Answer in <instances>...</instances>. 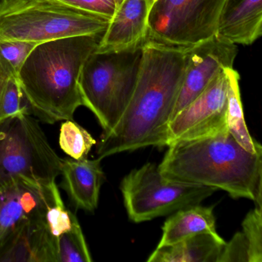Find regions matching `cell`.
Segmentation results:
<instances>
[{
	"label": "cell",
	"mask_w": 262,
	"mask_h": 262,
	"mask_svg": "<svg viewBox=\"0 0 262 262\" xmlns=\"http://www.w3.org/2000/svg\"><path fill=\"white\" fill-rule=\"evenodd\" d=\"M110 22L57 0H0V40L39 44L70 36L102 35Z\"/></svg>",
	"instance_id": "cell-4"
},
{
	"label": "cell",
	"mask_w": 262,
	"mask_h": 262,
	"mask_svg": "<svg viewBox=\"0 0 262 262\" xmlns=\"http://www.w3.org/2000/svg\"><path fill=\"white\" fill-rule=\"evenodd\" d=\"M101 36H70L35 47L16 78L36 119L47 124L73 119L82 105L79 86L82 67Z\"/></svg>",
	"instance_id": "cell-3"
},
{
	"label": "cell",
	"mask_w": 262,
	"mask_h": 262,
	"mask_svg": "<svg viewBox=\"0 0 262 262\" xmlns=\"http://www.w3.org/2000/svg\"><path fill=\"white\" fill-rule=\"evenodd\" d=\"M237 52L236 44L217 34L187 49L183 82L172 119L194 101L219 73L233 68Z\"/></svg>",
	"instance_id": "cell-11"
},
{
	"label": "cell",
	"mask_w": 262,
	"mask_h": 262,
	"mask_svg": "<svg viewBox=\"0 0 262 262\" xmlns=\"http://www.w3.org/2000/svg\"><path fill=\"white\" fill-rule=\"evenodd\" d=\"M156 0H148V2H149V6L151 7V6L152 5L153 3L155 2Z\"/></svg>",
	"instance_id": "cell-26"
},
{
	"label": "cell",
	"mask_w": 262,
	"mask_h": 262,
	"mask_svg": "<svg viewBox=\"0 0 262 262\" xmlns=\"http://www.w3.org/2000/svg\"><path fill=\"white\" fill-rule=\"evenodd\" d=\"M226 73L228 79L227 110L228 132L247 151L251 153L262 152L261 145L251 137L245 123L239 87V73L233 68L226 70Z\"/></svg>",
	"instance_id": "cell-18"
},
{
	"label": "cell",
	"mask_w": 262,
	"mask_h": 262,
	"mask_svg": "<svg viewBox=\"0 0 262 262\" xmlns=\"http://www.w3.org/2000/svg\"><path fill=\"white\" fill-rule=\"evenodd\" d=\"M42 205L27 234L32 262H92L80 224L64 203L56 179L39 183Z\"/></svg>",
	"instance_id": "cell-7"
},
{
	"label": "cell",
	"mask_w": 262,
	"mask_h": 262,
	"mask_svg": "<svg viewBox=\"0 0 262 262\" xmlns=\"http://www.w3.org/2000/svg\"><path fill=\"white\" fill-rule=\"evenodd\" d=\"M187 49L143 42L134 93L117 124L102 134L96 150L99 158L167 146L168 125L183 82Z\"/></svg>",
	"instance_id": "cell-1"
},
{
	"label": "cell",
	"mask_w": 262,
	"mask_h": 262,
	"mask_svg": "<svg viewBox=\"0 0 262 262\" xmlns=\"http://www.w3.org/2000/svg\"><path fill=\"white\" fill-rule=\"evenodd\" d=\"M212 207L200 205L178 210L162 226V235L157 248L177 243L203 233L217 234Z\"/></svg>",
	"instance_id": "cell-17"
},
{
	"label": "cell",
	"mask_w": 262,
	"mask_h": 262,
	"mask_svg": "<svg viewBox=\"0 0 262 262\" xmlns=\"http://www.w3.org/2000/svg\"><path fill=\"white\" fill-rule=\"evenodd\" d=\"M27 113H30V108L17 78L12 76L0 96V124L7 119Z\"/></svg>",
	"instance_id": "cell-21"
},
{
	"label": "cell",
	"mask_w": 262,
	"mask_h": 262,
	"mask_svg": "<svg viewBox=\"0 0 262 262\" xmlns=\"http://www.w3.org/2000/svg\"><path fill=\"white\" fill-rule=\"evenodd\" d=\"M37 45L36 42L26 41L0 40V55L10 66L16 77L23 64Z\"/></svg>",
	"instance_id": "cell-22"
},
{
	"label": "cell",
	"mask_w": 262,
	"mask_h": 262,
	"mask_svg": "<svg viewBox=\"0 0 262 262\" xmlns=\"http://www.w3.org/2000/svg\"><path fill=\"white\" fill-rule=\"evenodd\" d=\"M120 189L128 219L135 223L200 205L217 191L210 187L167 180L153 163L132 170L122 179Z\"/></svg>",
	"instance_id": "cell-8"
},
{
	"label": "cell",
	"mask_w": 262,
	"mask_h": 262,
	"mask_svg": "<svg viewBox=\"0 0 262 262\" xmlns=\"http://www.w3.org/2000/svg\"><path fill=\"white\" fill-rule=\"evenodd\" d=\"M96 144L91 134L73 119L65 121L61 125L59 145L71 159L80 160L88 157Z\"/></svg>",
	"instance_id": "cell-19"
},
{
	"label": "cell",
	"mask_w": 262,
	"mask_h": 262,
	"mask_svg": "<svg viewBox=\"0 0 262 262\" xmlns=\"http://www.w3.org/2000/svg\"><path fill=\"white\" fill-rule=\"evenodd\" d=\"M39 183L19 179L0 191V257L27 232L39 214Z\"/></svg>",
	"instance_id": "cell-12"
},
{
	"label": "cell",
	"mask_w": 262,
	"mask_h": 262,
	"mask_svg": "<svg viewBox=\"0 0 262 262\" xmlns=\"http://www.w3.org/2000/svg\"><path fill=\"white\" fill-rule=\"evenodd\" d=\"M225 0H156L145 41L190 48L216 34Z\"/></svg>",
	"instance_id": "cell-9"
},
{
	"label": "cell",
	"mask_w": 262,
	"mask_h": 262,
	"mask_svg": "<svg viewBox=\"0 0 262 262\" xmlns=\"http://www.w3.org/2000/svg\"><path fill=\"white\" fill-rule=\"evenodd\" d=\"M100 158L80 160L62 159V185L77 209L93 212L99 204L101 187L105 179Z\"/></svg>",
	"instance_id": "cell-14"
},
{
	"label": "cell",
	"mask_w": 262,
	"mask_h": 262,
	"mask_svg": "<svg viewBox=\"0 0 262 262\" xmlns=\"http://www.w3.org/2000/svg\"><path fill=\"white\" fill-rule=\"evenodd\" d=\"M142 59V45L116 52L95 51L85 61L79 86L82 105L99 121L104 133L119 122L134 93Z\"/></svg>",
	"instance_id": "cell-5"
},
{
	"label": "cell",
	"mask_w": 262,
	"mask_h": 262,
	"mask_svg": "<svg viewBox=\"0 0 262 262\" xmlns=\"http://www.w3.org/2000/svg\"><path fill=\"white\" fill-rule=\"evenodd\" d=\"M115 1H116V5H117L118 7V6H119V4H120L121 3H122V0H115Z\"/></svg>",
	"instance_id": "cell-25"
},
{
	"label": "cell",
	"mask_w": 262,
	"mask_h": 262,
	"mask_svg": "<svg viewBox=\"0 0 262 262\" xmlns=\"http://www.w3.org/2000/svg\"><path fill=\"white\" fill-rule=\"evenodd\" d=\"M168 147L158 165L167 180L223 190L262 206V152L247 151L229 132Z\"/></svg>",
	"instance_id": "cell-2"
},
{
	"label": "cell",
	"mask_w": 262,
	"mask_h": 262,
	"mask_svg": "<svg viewBox=\"0 0 262 262\" xmlns=\"http://www.w3.org/2000/svg\"><path fill=\"white\" fill-rule=\"evenodd\" d=\"M15 76L14 73L7 61L0 55V96L9 79Z\"/></svg>",
	"instance_id": "cell-24"
},
{
	"label": "cell",
	"mask_w": 262,
	"mask_h": 262,
	"mask_svg": "<svg viewBox=\"0 0 262 262\" xmlns=\"http://www.w3.org/2000/svg\"><path fill=\"white\" fill-rule=\"evenodd\" d=\"M61 161L30 113L0 124V191L19 179H56L60 176Z\"/></svg>",
	"instance_id": "cell-6"
},
{
	"label": "cell",
	"mask_w": 262,
	"mask_h": 262,
	"mask_svg": "<svg viewBox=\"0 0 262 262\" xmlns=\"http://www.w3.org/2000/svg\"><path fill=\"white\" fill-rule=\"evenodd\" d=\"M228 87L225 70L173 118L168 125L167 147L178 141L200 139L228 131Z\"/></svg>",
	"instance_id": "cell-10"
},
{
	"label": "cell",
	"mask_w": 262,
	"mask_h": 262,
	"mask_svg": "<svg viewBox=\"0 0 262 262\" xmlns=\"http://www.w3.org/2000/svg\"><path fill=\"white\" fill-rule=\"evenodd\" d=\"M66 5L111 20L117 5L115 0H57Z\"/></svg>",
	"instance_id": "cell-23"
},
{
	"label": "cell",
	"mask_w": 262,
	"mask_h": 262,
	"mask_svg": "<svg viewBox=\"0 0 262 262\" xmlns=\"http://www.w3.org/2000/svg\"><path fill=\"white\" fill-rule=\"evenodd\" d=\"M149 9L148 0H122L96 51H122L142 46L146 38Z\"/></svg>",
	"instance_id": "cell-13"
},
{
	"label": "cell",
	"mask_w": 262,
	"mask_h": 262,
	"mask_svg": "<svg viewBox=\"0 0 262 262\" xmlns=\"http://www.w3.org/2000/svg\"><path fill=\"white\" fill-rule=\"evenodd\" d=\"M216 34L236 45L254 43L262 34V0H225Z\"/></svg>",
	"instance_id": "cell-15"
},
{
	"label": "cell",
	"mask_w": 262,
	"mask_h": 262,
	"mask_svg": "<svg viewBox=\"0 0 262 262\" xmlns=\"http://www.w3.org/2000/svg\"><path fill=\"white\" fill-rule=\"evenodd\" d=\"M238 233L248 251V262H262V206H255L247 214Z\"/></svg>",
	"instance_id": "cell-20"
},
{
	"label": "cell",
	"mask_w": 262,
	"mask_h": 262,
	"mask_svg": "<svg viewBox=\"0 0 262 262\" xmlns=\"http://www.w3.org/2000/svg\"><path fill=\"white\" fill-rule=\"evenodd\" d=\"M226 242L219 234L203 233L156 248L148 262H217Z\"/></svg>",
	"instance_id": "cell-16"
}]
</instances>
